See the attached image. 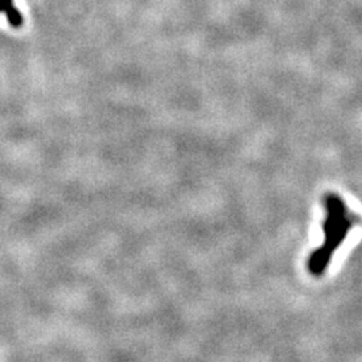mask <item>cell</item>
<instances>
[{
  "mask_svg": "<svg viewBox=\"0 0 362 362\" xmlns=\"http://www.w3.org/2000/svg\"><path fill=\"white\" fill-rule=\"evenodd\" d=\"M322 203L325 212L322 223L324 243L313 251L308 259V270L315 278L324 275L330 266L334 252L342 246L350 230L360 223L358 218L350 212L348 204L339 194H325Z\"/></svg>",
  "mask_w": 362,
  "mask_h": 362,
  "instance_id": "6da1fadb",
  "label": "cell"
},
{
  "mask_svg": "<svg viewBox=\"0 0 362 362\" xmlns=\"http://www.w3.org/2000/svg\"><path fill=\"white\" fill-rule=\"evenodd\" d=\"M0 13H6L10 25L13 27H21L23 23V18L21 13L15 8L13 0H0Z\"/></svg>",
  "mask_w": 362,
  "mask_h": 362,
  "instance_id": "7a4b0ae2",
  "label": "cell"
}]
</instances>
